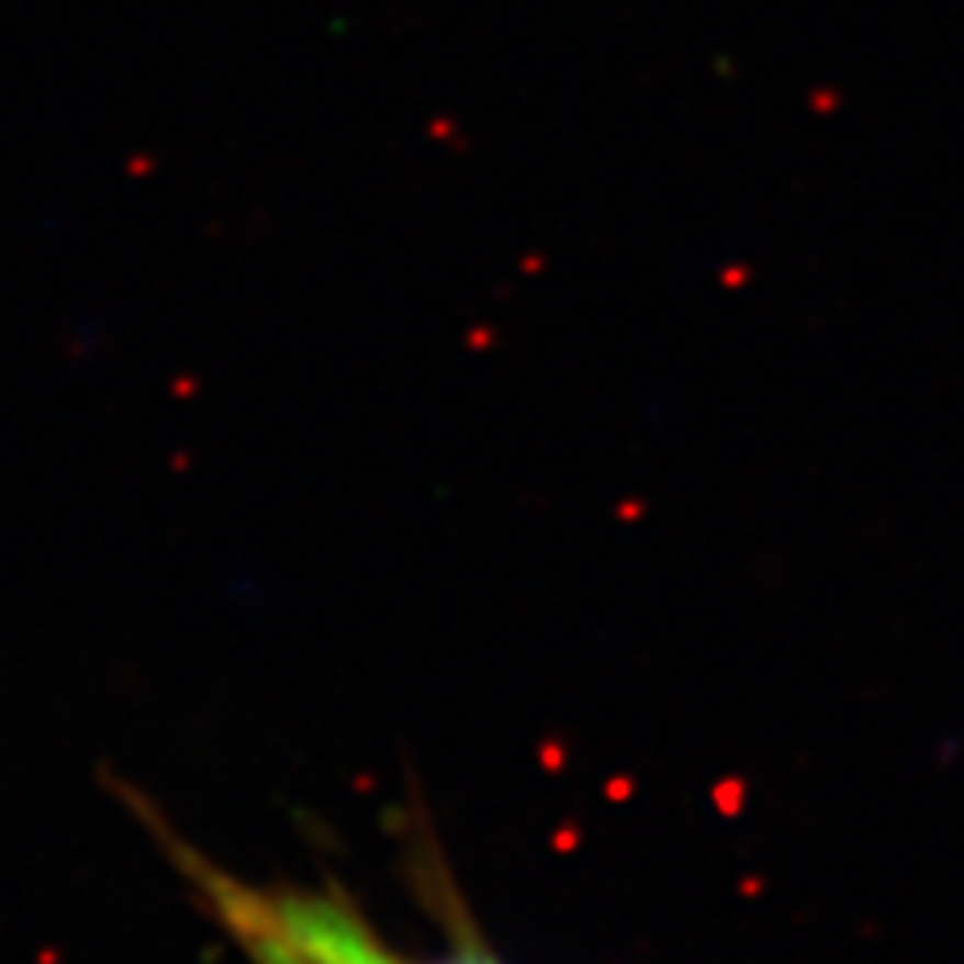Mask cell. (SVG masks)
<instances>
[{
  "label": "cell",
  "mask_w": 964,
  "mask_h": 964,
  "mask_svg": "<svg viewBox=\"0 0 964 964\" xmlns=\"http://www.w3.org/2000/svg\"><path fill=\"white\" fill-rule=\"evenodd\" d=\"M201 900L254 964H414L350 905L302 888H254L181 852Z\"/></svg>",
  "instance_id": "1"
},
{
  "label": "cell",
  "mask_w": 964,
  "mask_h": 964,
  "mask_svg": "<svg viewBox=\"0 0 964 964\" xmlns=\"http://www.w3.org/2000/svg\"><path fill=\"white\" fill-rule=\"evenodd\" d=\"M414 964H498V961H494V956L486 953L482 944H474L471 937H462V941L455 944L450 953L435 956V961H414Z\"/></svg>",
  "instance_id": "2"
}]
</instances>
